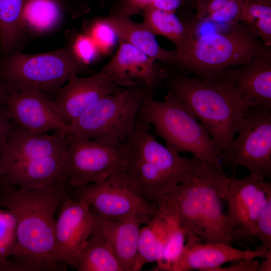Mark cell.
<instances>
[{
    "mask_svg": "<svg viewBox=\"0 0 271 271\" xmlns=\"http://www.w3.org/2000/svg\"><path fill=\"white\" fill-rule=\"evenodd\" d=\"M76 269L78 271H124L109 245L94 232L81 249Z\"/></svg>",
    "mask_w": 271,
    "mask_h": 271,
    "instance_id": "obj_28",
    "label": "cell"
},
{
    "mask_svg": "<svg viewBox=\"0 0 271 271\" xmlns=\"http://www.w3.org/2000/svg\"><path fill=\"white\" fill-rule=\"evenodd\" d=\"M65 14L77 18L88 13L90 10L88 0H54Z\"/></svg>",
    "mask_w": 271,
    "mask_h": 271,
    "instance_id": "obj_36",
    "label": "cell"
},
{
    "mask_svg": "<svg viewBox=\"0 0 271 271\" xmlns=\"http://www.w3.org/2000/svg\"><path fill=\"white\" fill-rule=\"evenodd\" d=\"M239 23L271 46V1L242 0Z\"/></svg>",
    "mask_w": 271,
    "mask_h": 271,
    "instance_id": "obj_30",
    "label": "cell"
},
{
    "mask_svg": "<svg viewBox=\"0 0 271 271\" xmlns=\"http://www.w3.org/2000/svg\"><path fill=\"white\" fill-rule=\"evenodd\" d=\"M125 88L101 70L87 77L73 74L55 92L54 97L49 99L54 111L64 122L70 125L100 98L118 94Z\"/></svg>",
    "mask_w": 271,
    "mask_h": 271,
    "instance_id": "obj_13",
    "label": "cell"
},
{
    "mask_svg": "<svg viewBox=\"0 0 271 271\" xmlns=\"http://www.w3.org/2000/svg\"><path fill=\"white\" fill-rule=\"evenodd\" d=\"M74 188L77 199L86 202L93 213L106 219L135 215L153 217L156 211V203L145 200L123 171L115 173L101 183Z\"/></svg>",
    "mask_w": 271,
    "mask_h": 271,
    "instance_id": "obj_9",
    "label": "cell"
},
{
    "mask_svg": "<svg viewBox=\"0 0 271 271\" xmlns=\"http://www.w3.org/2000/svg\"><path fill=\"white\" fill-rule=\"evenodd\" d=\"M182 3V0H153L151 5L159 9L176 12Z\"/></svg>",
    "mask_w": 271,
    "mask_h": 271,
    "instance_id": "obj_38",
    "label": "cell"
},
{
    "mask_svg": "<svg viewBox=\"0 0 271 271\" xmlns=\"http://www.w3.org/2000/svg\"><path fill=\"white\" fill-rule=\"evenodd\" d=\"M63 155L37 158L12 165L0 172V178L24 190L67 182L63 175Z\"/></svg>",
    "mask_w": 271,
    "mask_h": 271,
    "instance_id": "obj_21",
    "label": "cell"
},
{
    "mask_svg": "<svg viewBox=\"0 0 271 271\" xmlns=\"http://www.w3.org/2000/svg\"><path fill=\"white\" fill-rule=\"evenodd\" d=\"M0 271H6L5 267L0 264Z\"/></svg>",
    "mask_w": 271,
    "mask_h": 271,
    "instance_id": "obj_42",
    "label": "cell"
},
{
    "mask_svg": "<svg viewBox=\"0 0 271 271\" xmlns=\"http://www.w3.org/2000/svg\"><path fill=\"white\" fill-rule=\"evenodd\" d=\"M13 123L6 116L5 110L0 114V147L5 142Z\"/></svg>",
    "mask_w": 271,
    "mask_h": 271,
    "instance_id": "obj_39",
    "label": "cell"
},
{
    "mask_svg": "<svg viewBox=\"0 0 271 271\" xmlns=\"http://www.w3.org/2000/svg\"><path fill=\"white\" fill-rule=\"evenodd\" d=\"M69 45L76 56L86 66L94 62L103 54L86 33L76 35Z\"/></svg>",
    "mask_w": 271,
    "mask_h": 271,
    "instance_id": "obj_34",
    "label": "cell"
},
{
    "mask_svg": "<svg viewBox=\"0 0 271 271\" xmlns=\"http://www.w3.org/2000/svg\"><path fill=\"white\" fill-rule=\"evenodd\" d=\"M86 65L67 44L48 52L30 54L17 49L5 54L0 64V79L8 93L24 90L56 92Z\"/></svg>",
    "mask_w": 271,
    "mask_h": 271,
    "instance_id": "obj_6",
    "label": "cell"
},
{
    "mask_svg": "<svg viewBox=\"0 0 271 271\" xmlns=\"http://www.w3.org/2000/svg\"><path fill=\"white\" fill-rule=\"evenodd\" d=\"M156 212L163 219L166 240L161 263L156 270L168 271L180 256L186 242V234L178 206L173 197L168 194L156 202Z\"/></svg>",
    "mask_w": 271,
    "mask_h": 271,
    "instance_id": "obj_25",
    "label": "cell"
},
{
    "mask_svg": "<svg viewBox=\"0 0 271 271\" xmlns=\"http://www.w3.org/2000/svg\"><path fill=\"white\" fill-rule=\"evenodd\" d=\"M255 236L261 243V246L271 250V194L262 209L257 220Z\"/></svg>",
    "mask_w": 271,
    "mask_h": 271,
    "instance_id": "obj_35",
    "label": "cell"
},
{
    "mask_svg": "<svg viewBox=\"0 0 271 271\" xmlns=\"http://www.w3.org/2000/svg\"><path fill=\"white\" fill-rule=\"evenodd\" d=\"M264 44L243 26H231L226 32L192 38L176 51L169 68L205 82H211L228 70L249 63Z\"/></svg>",
    "mask_w": 271,
    "mask_h": 271,
    "instance_id": "obj_4",
    "label": "cell"
},
{
    "mask_svg": "<svg viewBox=\"0 0 271 271\" xmlns=\"http://www.w3.org/2000/svg\"><path fill=\"white\" fill-rule=\"evenodd\" d=\"M151 124L137 116L133 129L124 142L128 155L142 160L179 184L191 174L199 160L183 157L159 143Z\"/></svg>",
    "mask_w": 271,
    "mask_h": 271,
    "instance_id": "obj_12",
    "label": "cell"
},
{
    "mask_svg": "<svg viewBox=\"0 0 271 271\" xmlns=\"http://www.w3.org/2000/svg\"><path fill=\"white\" fill-rule=\"evenodd\" d=\"M229 266H219L212 271H257L258 261L255 258H241L230 262Z\"/></svg>",
    "mask_w": 271,
    "mask_h": 271,
    "instance_id": "obj_37",
    "label": "cell"
},
{
    "mask_svg": "<svg viewBox=\"0 0 271 271\" xmlns=\"http://www.w3.org/2000/svg\"><path fill=\"white\" fill-rule=\"evenodd\" d=\"M55 225L54 255L56 262H63L76 269L79 252L93 229L90 206L70 196L60 205Z\"/></svg>",
    "mask_w": 271,
    "mask_h": 271,
    "instance_id": "obj_14",
    "label": "cell"
},
{
    "mask_svg": "<svg viewBox=\"0 0 271 271\" xmlns=\"http://www.w3.org/2000/svg\"><path fill=\"white\" fill-rule=\"evenodd\" d=\"M194 8L197 25L201 22L233 26L239 23L242 0H196L188 3Z\"/></svg>",
    "mask_w": 271,
    "mask_h": 271,
    "instance_id": "obj_31",
    "label": "cell"
},
{
    "mask_svg": "<svg viewBox=\"0 0 271 271\" xmlns=\"http://www.w3.org/2000/svg\"><path fill=\"white\" fill-rule=\"evenodd\" d=\"M270 194L271 184L264 180L249 175L243 178L228 177L225 214L232 242H254L258 217Z\"/></svg>",
    "mask_w": 271,
    "mask_h": 271,
    "instance_id": "obj_11",
    "label": "cell"
},
{
    "mask_svg": "<svg viewBox=\"0 0 271 271\" xmlns=\"http://www.w3.org/2000/svg\"><path fill=\"white\" fill-rule=\"evenodd\" d=\"M5 113L12 123L30 132L45 133L49 130L68 133L69 125L64 122L53 109L45 94L24 90L8 93Z\"/></svg>",
    "mask_w": 271,
    "mask_h": 271,
    "instance_id": "obj_15",
    "label": "cell"
},
{
    "mask_svg": "<svg viewBox=\"0 0 271 271\" xmlns=\"http://www.w3.org/2000/svg\"><path fill=\"white\" fill-rule=\"evenodd\" d=\"M125 159L124 143L110 145L68 133L63 155L64 177L73 188L101 183L123 171Z\"/></svg>",
    "mask_w": 271,
    "mask_h": 271,
    "instance_id": "obj_8",
    "label": "cell"
},
{
    "mask_svg": "<svg viewBox=\"0 0 271 271\" xmlns=\"http://www.w3.org/2000/svg\"><path fill=\"white\" fill-rule=\"evenodd\" d=\"M162 65L166 76L161 84L190 109L227 159L241 120L249 109L233 83L230 69L213 81L205 82Z\"/></svg>",
    "mask_w": 271,
    "mask_h": 271,
    "instance_id": "obj_2",
    "label": "cell"
},
{
    "mask_svg": "<svg viewBox=\"0 0 271 271\" xmlns=\"http://www.w3.org/2000/svg\"><path fill=\"white\" fill-rule=\"evenodd\" d=\"M152 94L145 97L137 116L154 126L167 147L179 154L191 153L203 162L220 163L224 159L207 129L177 95L168 90L159 101Z\"/></svg>",
    "mask_w": 271,
    "mask_h": 271,
    "instance_id": "obj_5",
    "label": "cell"
},
{
    "mask_svg": "<svg viewBox=\"0 0 271 271\" xmlns=\"http://www.w3.org/2000/svg\"><path fill=\"white\" fill-rule=\"evenodd\" d=\"M67 182L24 190L0 178V208L16 221L14 271L60 270L55 258L56 214L70 196Z\"/></svg>",
    "mask_w": 271,
    "mask_h": 271,
    "instance_id": "obj_1",
    "label": "cell"
},
{
    "mask_svg": "<svg viewBox=\"0 0 271 271\" xmlns=\"http://www.w3.org/2000/svg\"><path fill=\"white\" fill-rule=\"evenodd\" d=\"M264 1H271V0H264Z\"/></svg>",
    "mask_w": 271,
    "mask_h": 271,
    "instance_id": "obj_44",
    "label": "cell"
},
{
    "mask_svg": "<svg viewBox=\"0 0 271 271\" xmlns=\"http://www.w3.org/2000/svg\"><path fill=\"white\" fill-rule=\"evenodd\" d=\"M257 271H271V254L258 262Z\"/></svg>",
    "mask_w": 271,
    "mask_h": 271,
    "instance_id": "obj_41",
    "label": "cell"
},
{
    "mask_svg": "<svg viewBox=\"0 0 271 271\" xmlns=\"http://www.w3.org/2000/svg\"><path fill=\"white\" fill-rule=\"evenodd\" d=\"M153 90L138 84L106 95L86 109L69 125L74 133L100 142L121 145L132 132L145 97Z\"/></svg>",
    "mask_w": 271,
    "mask_h": 271,
    "instance_id": "obj_7",
    "label": "cell"
},
{
    "mask_svg": "<svg viewBox=\"0 0 271 271\" xmlns=\"http://www.w3.org/2000/svg\"><path fill=\"white\" fill-rule=\"evenodd\" d=\"M230 73L248 108L271 111V46L263 44L249 63Z\"/></svg>",
    "mask_w": 271,
    "mask_h": 271,
    "instance_id": "obj_19",
    "label": "cell"
},
{
    "mask_svg": "<svg viewBox=\"0 0 271 271\" xmlns=\"http://www.w3.org/2000/svg\"><path fill=\"white\" fill-rule=\"evenodd\" d=\"M85 33L91 37L103 54L110 52L120 42L117 34L107 17L92 21Z\"/></svg>",
    "mask_w": 271,
    "mask_h": 271,
    "instance_id": "obj_33",
    "label": "cell"
},
{
    "mask_svg": "<svg viewBox=\"0 0 271 271\" xmlns=\"http://www.w3.org/2000/svg\"><path fill=\"white\" fill-rule=\"evenodd\" d=\"M239 134L234 139L227 159L234 169L243 167L252 178L271 177V112L249 108L241 120Z\"/></svg>",
    "mask_w": 271,
    "mask_h": 271,
    "instance_id": "obj_10",
    "label": "cell"
},
{
    "mask_svg": "<svg viewBox=\"0 0 271 271\" xmlns=\"http://www.w3.org/2000/svg\"><path fill=\"white\" fill-rule=\"evenodd\" d=\"M92 213V232L98 234L107 243L124 271H134L141 226L148 224L152 217L135 215L108 219Z\"/></svg>",
    "mask_w": 271,
    "mask_h": 271,
    "instance_id": "obj_20",
    "label": "cell"
},
{
    "mask_svg": "<svg viewBox=\"0 0 271 271\" xmlns=\"http://www.w3.org/2000/svg\"><path fill=\"white\" fill-rule=\"evenodd\" d=\"M65 14L54 0H25L23 13L25 33H49L60 25Z\"/></svg>",
    "mask_w": 271,
    "mask_h": 271,
    "instance_id": "obj_26",
    "label": "cell"
},
{
    "mask_svg": "<svg viewBox=\"0 0 271 271\" xmlns=\"http://www.w3.org/2000/svg\"><path fill=\"white\" fill-rule=\"evenodd\" d=\"M8 92L0 79V114L5 110Z\"/></svg>",
    "mask_w": 271,
    "mask_h": 271,
    "instance_id": "obj_40",
    "label": "cell"
},
{
    "mask_svg": "<svg viewBox=\"0 0 271 271\" xmlns=\"http://www.w3.org/2000/svg\"><path fill=\"white\" fill-rule=\"evenodd\" d=\"M67 134L36 133L13 123L5 142L0 147V172L12 165L43 157L63 155Z\"/></svg>",
    "mask_w": 271,
    "mask_h": 271,
    "instance_id": "obj_16",
    "label": "cell"
},
{
    "mask_svg": "<svg viewBox=\"0 0 271 271\" xmlns=\"http://www.w3.org/2000/svg\"><path fill=\"white\" fill-rule=\"evenodd\" d=\"M228 181L220 163L199 161L189 176L175 186L169 194L176 202L186 237L232 245L222 205Z\"/></svg>",
    "mask_w": 271,
    "mask_h": 271,
    "instance_id": "obj_3",
    "label": "cell"
},
{
    "mask_svg": "<svg viewBox=\"0 0 271 271\" xmlns=\"http://www.w3.org/2000/svg\"><path fill=\"white\" fill-rule=\"evenodd\" d=\"M195 237H186L184 249L179 258L168 271H212L224 263L241 258H264L271 254L261 245L253 250H241L225 243L205 240Z\"/></svg>",
    "mask_w": 271,
    "mask_h": 271,
    "instance_id": "obj_18",
    "label": "cell"
},
{
    "mask_svg": "<svg viewBox=\"0 0 271 271\" xmlns=\"http://www.w3.org/2000/svg\"><path fill=\"white\" fill-rule=\"evenodd\" d=\"M195 1H196V0H188L187 2H188L189 3H193V2Z\"/></svg>",
    "mask_w": 271,
    "mask_h": 271,
    "instance_id": "obj_43",
    "label": "cell"
},
{
    "mask_svg": "<svg viewBox=\"0 0 271 271\" xmlns=\"http://www.w3.org/2000/svg\"><path fill=\"white\" fill-rule=\"evenodd\" d=\"M25 0H0V51L17 49L25 31L23 13Z\"/></svg>",
    "mask_w": 271,
    "mask_h": 271,
    "instance_id": "obj_29",
    "label": "cell"
},
{
    "mask_svg": "<svg viewBox=\"0 0 271 271\" xmlns=\"http://www.w3.org/2000/svg\"><path fill=\"white\" fill-rule=\"evenodd\" d=\"M120 41L126 42L147 55L154 61L172 66L175 61L176 51L160 46L156 35L144 23H137L128 16L111 10L107 17Z\"/></svg>",
    "mask_w": 271,
    "mask_h": 271,
    "instance_id": "obj_22",
    "label": "cell"
},
{
    "mask_svg": "<svg viewBox=\"0 0 271 271\" xmlns=\"http://www.w3.org/2000/svg\"><path fill=\"white\" fill-rule=\"evenodd\" d=\"M123 172L140 195L155 203L169 194L177 184L146 162L126 152Z\"/></svg>",
    "mask_w": 271,
    "mask_h": 271,
    "instance_id": "obj_23",
    "label": "cell"
},
{
    "mask_svg": "<svg viewBox=\"0 0 271 271\" xmlns=\"http://www.w3.org/2000/svg\"><path fill=\"white\" fill-rule=\"evenodd\" d=\"M166 240L165 222L156 211L148 224L142 226L138 244L134 271H139L148 262H161Z\"/></svg>",
    "mask_w": 271,
    "mask_h": 271,
    "instance_id": "obj_27",
    "label": "cell"
},
{
    "mask_svg": "<svg viewBox=\"0 0 271 271\" xmlns=\"http://www.w3.org/2000/svg\"><path fill=\"white\" fill-rule=\"evenodd\" d=\"M16 244V221L8 210L0 208V264L7 271H12L10 262Z\"/></svg>",
    "mask_w": 271,
    "mask_h": 271,
    "instance_id": "obj_32",
    "label": "cell"
},
{
    "mask_svg": "<svg viewBox=\"0 0 271 271\" xmlns=\"http://www.w3.org/2000/svg\"><path fill=\"white\" fill-rule=\"evenodd\" d=\"M155 62L134 46L120 41L115 54L101 70L122 87L141 84L154 90L166 76L163 65Z\"/></svg>",
    "mask_w": 271,
    "mask_h": 271,
    "instance_id": "obj_17",
    "label": "cell"
},
{
    "mask_svg": "<svg viewBox=\"0 0 271 271\" xmlns=\"http://www.w3.org/2000/svg\"><path fill=\"white\" fill-rule=\"evenodd\" d=\"M144 22L156 35L165 37L176 48L181 49L194 37L197 23L194 18L184 19L176 14V12L156 8L151 5L143 9Z\"/></svg>",
    "mask_w": 271,
    "mask_h": 271,
    "instance_id": "obj_24",
    "label": "cell"
}]
</instances>
